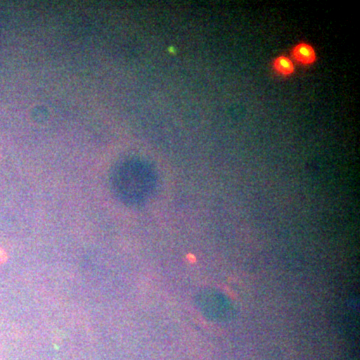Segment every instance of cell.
<instances>
[{
	"label": "cell",
	"instance_id": "cell-1",
	"mask_svg": "<svg viewBox=\"0 0 360 360\" xmlns=\"http://www.w3.org/2000/svg\"><path fill=\"white\" fill-rule=\"evenodd\" d=\"M201 310L213 321H229L233 315L231 303L226 297L215 291H205L198 298Z\"/></svg>",
	"mask_w": 360,
	"mask_h": 360
},
{
	"label": "cell",
	"instance_id": "cell-2",
	"mask_svg": "<svg viewBox=\"0 0 360 360\" xmlns=\"http://www.w3.org/2000/svg\"><path fill=\"white\" fill-rule=\"evenodd\" d=\"M291 56L296 63L304 66L314 65L317 58L314 46L305 42L296 44L291 51Z\"/></svg>",
	"mask_w": 360,
	"mask_h": 360
},
{
	"label": "cell",
	"instance_id": "cell-3",
	"mask_svg": "<svg viewBox=\"0 0 360 360\" xmlns=\"http://www.w3.org/2000/svg\"><path fill=\"white\" fill-rule=\"evenodd\" d=\"M272 70L281 77H290L295 71V63L288 56H281L272 61Z\"/></svg>",
	"mask_w": 360,
	"mask_h": 360
}]
</instances>
